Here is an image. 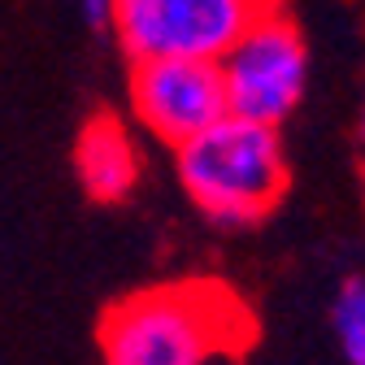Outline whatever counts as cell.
I'll list each match as a JSON object with an SVG mask.
<instances>
[{
  "label": "cell",
  "mask_w": 365,
  "mask_h": 365,
  "mask_svg": "<svg viewBox=\"0 0 365 365\" xmlns=\"http://www.w3.org/2000/svg\"><path fill=\"white\" fill-rule=\"evenodd\" d=\"M174 174L182 196L222 231L265 222L292 182L283 130L231 109L174 144Z\"/></svg>",
  "instance_id": "2"
},
{
  "label": "cell",
  "mask_w": 365,
  "mask_h": 365,
  "mask_svg": "<svg viewBox=\"0 0 365 365\" xmlns=\"http://www.w3.org/2000/svg\"><path fill=\"white\" fill-rule=\"evenodd\" d=\"M130 118L157 144H182L226 113V87L217 61L200 57H153L130 61L126 78Z\"/></svg>",
  "instance_id": "5"
},
{
  "label": "cell",
  "mask_w": 365,
  "mask_h": 365,
  "mask_svg": "<svg viewBox=\"0 0 365 365\" xmlns=\"http://www.w3.org/2000/svg\"><path fill=\"white\" fill-rule=\"evenodd\" d=\"M217 70L226 109L265 126H283L309 91V43L283 9H274L217 57Z\"/></svg>",
  "instance_id": "4"
},
{
  "label": "cell",
  "mask_w": 365,
  "mask_h": 365,
  "mask_svg": "<svg viewBox=\"0 0 365 365\" xmlns=\"http://www.w3.org/2000/svg\"><path fill=\"white\" fill-rule=\"evenodd\" d=\"M274 9H283V0H113L109 35L126 61H217L257 18Z\"/></svg>",
  "instance_id": "3"
},
{
  "label": "cell",
  "mask_w": 365,
  "mask_h": 365,
  "mask_svg": "<svg viewBox=\"0 0 365 365\" xmlns=\"http://www.w3.org/2000/svg\"><path fill=\"white\" fill-rule=\"evenodd\" d=\"M331 331L344 352V365H365V279L361 274L344 279L339 292L331 296Z\"/></svg>",
  "instance_id": "7"
},
{
  "label": "cell",
  "mask_w": 365,
  "mask_h": 365,
  "mask_svg": "<svg viewBox=\"0 0 365 365\" xmlns=\"http://www.w3.org/2000/svg\"><path fill=\"white\" fill-rule=\"evenodd\" d=\"M356 148H361V161H365V105H361V118H356Z\"/></svg>",
  "instance_id": "9"
},
{
  "label": "cell",
  "mask_w": 365,
  "mask_h": 365,
  "mask_svg": "<svg viewBox=\"0 0 365 365\" xmlns=\"http://www.w3.org/2000/svg\"><path fill=\"white\" fill-rule=\"evenodd\" d=\"M144 174L140 140L118 113H91L74 140V178L87 200L122 205Z\"/></svg>",
  "instance_id": "6"
},
{
  "label": "cell",
  "mask_w": 365,
  "mask_h": 365,
  "mask_svg": "<svg viewBox=\"0 0 365 365\" xmlns=\"http://www.w3.org/2000/svg\"><path fill=\"white\" fill-rule=\"evenodd\" d=\"M257 322L217 279L130 292L101 317V365H240Z\"/></svg>",
  "instance_id": "1"
},
{
  "label": "cell",
  "mask_w": 365,
  "mask_h": 365,
  "mask_svg": "<svg viewBox=\"0 0 365 365\" xmlns=\"http://www.w3.org/2000/svg\"><path fill=\"white\" fill-rule=\"evenodd\" d=\"M78 18L96 31H109L113 22V0H78Z\"/></svg>",
  "instance_id": "8"
}]
</instances>
